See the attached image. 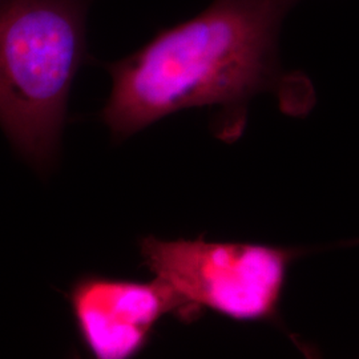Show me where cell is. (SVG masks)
<instances>
[{
  "label": "cell",
  "instance_id": "cell-3",
  "mask_svg": "<svg viewBox=\"0 0 359 359\" xmlns=\"http://www.w3.org/2000/svg\"><path fill=\"white\" fill-rule=\"evenodd\" d=\"M144 265L177 297L181 320L203 310L241 322L276 317L289 266L299 252L273 245L196 240L140 244Z\"/></svg>",
  "mask_w": 359,
  "mask_h": 359
},
{
  "label": "cell",
  "instance_id": "cell-4",
  "mask_svg": "<svg viewBox=\"0 0 359 359\" xmlns=\"http://www.w3.org/2000/svg\"><path fill=\"white\" fill-rule=\"evenodd\" d=\"M69 304L83 345L99 359H128L148 345L156 325L173 314L177 297L165 283L84 276L72 285Z\"/></svg>",
  "mask_w": 359,
  "mask_h": 359
},
{
  "label": "cell",
  "instance_id": "cell-1",
  "mask_svg": "<svg viewBox=\"0 0 359 359\" xmlns=\"http://www.w3.org/2000/svg\"><path fill=\"white\" fill-rule=\"evenodd\" d=\"M295 1L213 0L192 19L107 65L112 90L100 117L114 140L194 108L218 109L236 135L244 127L248 103L264 92H285L292 114L306 112L313 90L304 77L283 72L278 53L283 19Z\"/></svg>",
  "mask_w": 359,
  "mask_h": 359
},
{
  "label": "cell",
  "instance_id": "cell-2",
  "mask_svg": "<svg viewBox=\"0 0 359 359\" xmlns=\"http://www.w3.org/2000/svg\"><path fill=\"white\" fill-rule=\"evenodd\" d=\"M90 0H0V128L39 172L59 154L75 79L88 59Z\"/></svg>",
  "mask_w": 359,
  "mask_h": 359
}]
</instances>
